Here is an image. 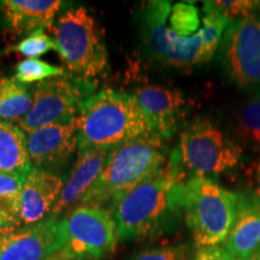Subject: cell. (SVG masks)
I'll return each mask as SVG.
<instances>
[{"mask_svg":"<svg viewBox=\"0 0 260 260\" xmlns=\"http://www.w3.org/2000/svg\"><path fill=\"white\" fill-rule=\"evenodd\" d=\"M27 176L8 172L0 174V233L19 228L22 187Z\"/></svg>","mask_w":260,"mask_h":260,"instance_id":"obj_19","label":"cell"},{"mask_svg":"<svg viewBox=\"0 0 260 260\" xmlns=\"http://www.w3.org/2000/svg\"><path fill=\"white\" fill-rule=\"evenodd\" d=\"M93 88L89 81L71 74L37 83L32 88L30 111L18 126L27 134L42 126L73 121L92 96Z\"/></svg>","mask_w":260,"mask_h":260,"instance_id":"obj_7","label":"cell"},{"mask_svg":"<svg viewBox=\"0 0 260 260\" xmlns=\"http://www.w3.org/2000/svg\"><path fill=\"white\" fill-rule=\"evenodd\" d=\"M80 151H112L140 136L153 134L134 94L104 89L93 94L77 116Z\"/></svg>","mask_w":260,"mask_h":260,"instance_id":"obj_2","label":"cell"},{"mask_svg":"<svg viewBox=\"0 0 260 260\" xmlns=\"http://www.w3.org/2000/svg\"><path fill=\"white\" fill-rule=\"evenodd\" d=\"M258 260H260V258H259V259H258Z\"/></svg>","mask_w":260,"mask_h":260,"instance_id":"obj_31","label":"cell"},{"mask_svg":"<svg viewBox=\"0 0 260 260\" xmlns=\"http://www.w3.org/2000/svg\"><path fill=\"white\" fill-rule=\"evenodd\" d=\"M47 260H68L67 258H65V256H63L60 254V253H57L56 255H53V256H51L50 259H47Z\"/></svg>","mask_w":260,"mask_h":260,"instance_id":"obj_29","label":"cell"},{"mask_svg":"<svg viewBox=\"0 0 260 260\" xmlns=\"http://www.w3.org/2000/svg\"><path fill=\"white\" fill-rule=\"evenodd\" d=\"M65 74L67 73L63 68L54 67L47 61L35 58V59H24L19 61L16 67V74L14 77L18 82L30 84L42 82V81L50 79H56V77H60Z\"/></svg>","mask_w":260,"mask_h":260,"instance_id":"obj_22","label":"cell"},{"mask_svg":"<svg viewBox=\"0 0 260 260\" xmlns=\"http://www.w3.org/2000/svg\"><path fill=\"white\" fill-rule=\"evenodd\" d=\"M25 135L31 167L56 174L68 164L79 145V123L75 118L42 126Z\"/></svg>","mask_w":260,"mask_h":260,"instance_id":"obj_11","label":"cell"},{"mask_svg":"<svg viewBox=\"0 0 260 260\" xmlns=\"http://www.w3.org/2000/svg\"><path fill=\"white\" fill-rule=\"evenodd\" d=\"M239 193L209 177H190L184 184L183 213L197 248L225 242L236 216Z\"/></svg>","mask_w":260,"mask_h":260,"instance_id":"obj_4","label":"cell"},{"mask_svg":"<svg viewBox=\"0 0 260 260\" xmlns=\"http://www.w3.org/2000/svg\"><path fill=\"white\" fill-rule=\"evenodd\" d=\"M194 260H234L222 247H204L198 248Z\"/></svg>","mask_w":260,"mask_h":260,"instance_id":"obj_27","label":"cell"},{"mask_svg":"<svg viewBox=\"0 0 260 260\" xmlns=\"http://www.w3.org/2000/svg\"><path fill=\"white\" fill-rule=\"evenodd\" d=\"M147 119L152 133L162 140L176 132L186 99L180 90L161 86H142L133 93Z\"/></svg>","mask_w":260,"mask_h":260,"instance_id":"obj_12","label":"cell"},{"mask_svg":"<svg viewBox=\"0 0 260 260\" xmlns=\"http://www.w3.org/2000/svg\"><path fill=\"white\" fill-rule=\"evenodd\" d=\"M224 249L234 260H258L260 256V199L239 194L236 216Z\"/></svg>","mask_w":260,"mask_h":260,"instance_id":"obj_13","label":"cell"},{"mask_svg":"<svg viewBox=\"0 0 260 260\" xmlns=\"http://www.w3.org/2000/svg\"><path fill=\"white\" fill-rule=\"evenodd\" d=\"M60 0H3L0 9L6 24L15 35L31 34L52 27L59 14Z\"/></svg>","mask_w":260,"mask_h":260,"instance_id":"obj_16","label":"cell"},{"mask_svg":"<svg viewBox=\"0 0 260 260\" xmlns=\"http://www.w3.org/2000/svg\"><path fill=\"white\" fill-rule=\"evenodd\" d=\"M52 50H56V42L44 30H37L19 41L16 46L10 47L6 52H15L25 57V59H35Z\"/></svg>","mask_w":260,"mask_h":260,"instance_id":"obj_24","label":"cell"},{"mask_svg":"<svg viewBox=\"0 0 260 260\" xmlns=\"http://www.w3.org/2000/svg\"><path fill=\"white\" fill-rule=\"evenodd\" d=\"M186 175L170 161L113 204L123 241L155 239L176 229L183 213Z\"/></svg>","mask_w":260,"mask_h":260,"instance_id":"obj_1","label":"cell"},{"mask_svg":"<svg viewBox=\"0 0 260 260\" xmlns=\"http://www.w3.org/2000/svg\"><path fill=\"white\" fill-rule=\"evenodd\" d=\"M0 169L8 174L27 175L31 171L27 135L18 125L0 121Z\"/></svg>","mask_w":260,"mask_h":260,"instance_id":"obj_17","label":"cell"},{"mask_svg":"<svg viewBox=\"0 0 260 260\" xmlns=\"http://www.w3.org/2000/svg\"><path fill=\"white\" fill-rule=\"evenodd\" d=\"M111 151L105 149H84L80 151L75 165L50 214V218H57L64 212H70L71 207L80 206L90 188L102 174Z\"/></svg>","mask_w":260,"mask_h":260,"instance_id":"obj_15","label":"cell"},{"mask_svg":"<svg viewBox=\"0 0 260 260\" xmlns=\"http://www.w3.org/2000/svg\"><path fill=\"white\" fill-rule=\"evenodd\" d=\"M219 46L230 79L241 88L260 87V16L230 22Z\"/></svg>","mask_w":260,"mask_h":260,"instance_id":"obj_9","label":"cell"},{"mask_svg":"<svg viewBox=\"0 0 260 260\" xmlns=\"http://www.w3.org/2000/svg\"><path fill=\"white\" fill-rule=\"evenodd\" d=\"M2 172H3V171H2V169H0V174H2Z\"/></svg>","mask_w":260,"mask_h":260,"instance_id":"obj_30","label":"cell"},{"mask_svg":"<svg viewBox=\"0 0 260 260\" xmlns=\"http://www.w3.org/2000/svg\"><path fill=\"white\" fill-rule=\"evenodd\" d=\"M203 11L205 16L200 32L204 42L205 58H206V61H209L212 59L217 48L219 47L224 31L230 24V21L224 17L219 11H217L211 2H204Z\"/></svg>","mask_w":260,"mask_h":260,"instance_id":"obj_21","label":"cell"},{"mask_svg":"<svg viewBox=\"0 0 260 260\" xmlns=\"http://www.w3.org/2000/svg\"><path fill=\"white\" fill-rule=\"evenodd\" d=\"M165 165L164 140L158 135L147 134L125 142L110 152L102 174L79 207L115 204Z\"/></svg>","mask_w":260,"mask_h":260,"instance_id":"obj_3","label":"cell"},{"mask_svg":"<svg viewBox=\"0 0 260 260\" xmlns=\"http://www.w3.org/2000/svg\"><path fill=\"white\" fill-rule=\"evenodd\" d=\"M63 245L61 218L0 233V260H47Z\"/></svg>","mask_w":260,"mask_h":260,"instance_id":"obj_10","label":"cell"},{"mask_svg":"<svg viewBox=\"0 0 260 260\" xmlns=\"http://www.w3.org/2000/svg\"><path fill=\"white\" fill-rule=\"evenodd\" d=\"M211 4L230 22L256 15L260 10V2L254 0H217L211 2Z\"/></svg>","mask_w":260,"mask_h":260,"instance_id":"obj_26","label":"cell"},{"mask_svg":"<svg viewBox=\"0 0 260 260\" xmlns=\"http://www.w3.org/2000/svg\"><path fill=\"white\" fill-rule=\"evenodd\" d=\"M195 252L189 245H170L139 251L130 260H194Z\"/></svg>","mask_w":260,"mask_h":260,"instance_id":"obj_25","label":"cell"},{"mask_svg":"<svg viewBox=\"0 0 260 260\" xmlns=\"http://www.w3.org/2000/svg\"><path fill=\"white\" fill-rule=\"evenodd\" d=\"M236 132L242 144L260 153V93L242 104L237 113Z\"/></svg>","mask_w":260,"mask_h":260,"instance_id":"obj_20","label":"cell"},{"mask_svg":"<svg viewBox=\"0 0 260 260\" xmlns=\"http://www.w3.org/2000/svg\"><path fill=\"white\" fill-rule=\"evenodd\" d=\"M60 254L68 260H100L113 251L117 236L111 211L103 207L73 209L61 218Z\"/></svg>","mask_w":260,"mask_h":260,"instance_id":"obj_8","label":"cell"},{"mask_svg":"<svg viewBox=\"0 0 260 260\" xmlns=\"http://www.w3.org/2000/svg\"><path fill=\"white\" fill-rule=\"evenodd\" d=\"M63 187V178L59 175L32 168L22 187L19 228L50 218Z\"/></svg>","mask_w":260,"mask_h":260,"instance_id":"obj_14","label":"cell"},{"mask_svg":"<svg viewBox=\"0 0 260 260\" xmlns=\"http://www.w3.org/2000/svg\"><path fill=\"white\" fill-rule=\"evenodd\" d=\"M248 181L252 188V194L260 199V157L249 168Z\"/></svg>","mask_w":260,"mask_h":260,"instance_id":"obj_28","label":"cell"},{"mask_svg":"<svg viewBox=\"0 0 260 260\" xmlns=\"http://www.w3.org/2000/svg\"><path fill=\"white\" fill-rule=\"evenodd\" d=\"M32 106V93L27 84L15 77H0V121L15 124L28 115Z\"/></svg>","mask_w":260,"mask_h":260,"instance_id":"obj_18","label":"cell"},{"mask_svg":"<svg viewBox=\"0 0 260 260\" xmlns=\"http://www.w3.org/2000/svg\"><path fill=\"white\" fill-rule=\"evenodd\" d=\"M170 29L182 38H188L200 30L199 10L187 3H177L172 5L169 16Z\"/></svg>","mask_w":260,"mask_h":260,"instance_id":"obj_23","label":"cell"},{"mask_svg":"<svg viewBox=\"0 0 260 260\" xmlns=\"http://www.w3.org/2000/svg\"><path fill=\"white\" fill-rule=\"evenodd\" d=\"M242 158V147L206 118H197L181 133L170 162L191 177H209L235 168Z\"/></svg>","mask_w":260,"mask_h":260,"instance_id":"obj_5","label":"cell"},{"mask_svg":"<svg viewBox=\"0 0 260 260\" xmlns=\"http://www.w3.org/2000/svg\"><path fill=\"white\" fill-rule=\"evenodd\" d=\"M56 51L74 76L89 81L104 73L109 54L95 19L84 6L71 8L54 25Z\"/></svg>","mask_w":260,"mask_h":260,"instance_id":"obj_6","label":"cell"}]
</instances>
